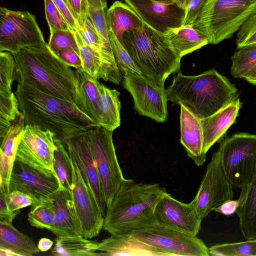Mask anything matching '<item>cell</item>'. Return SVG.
Returning <instances> with one entry per match:
<instances>
[{"mask_svg": "<svg viewBox=\"0 0 256 256\" xmlns=\"http://www.w3.org/2000/svg\"><path fill=\"white\" fill-rule=\"evenodd\" d=\"M122 86L132 94L134 108L140 115L156 122L168 118L166 89L143 74H130L123 76Z\"/></svg>", "mask_w": 256, "mask_h": 256, "instance_id": "13", "label": "cell"}, {"mask_svg": "<svg viewBox=\"0 0 256 256\" xmlns=\"http://www.w3.org/2000/svg\"><path fill=\"white\" fill-rule=\"evenodd\" d=\"M76 70L78 84L74 104L82 113L100 126L98 104L101 84L82 68Z\"/></svg>", "mask_w": 256, "mask_h": 256, "instance_id": "23", "label": "cell"}, {"mask_svg": "<svg viewBox=\"0 0 256 256\" xmlns=\"http://www.w3.org/2000/svg\"><path fill=\"white\" fill-rule=\"evenodd\" d=\"M98 108L99 125L114 131L120 124V92L101 84Z\"/></svg>", "mask_w": 256, "mask_h": 256, "instance_id": "28", "label": "cell"}, {"mask_svg": "<svg viewBox=\"0 0 256 256\" xmlns=\"http://www.w3.org/2000/svg\"><path fill=\"white\" fill-rule=\"evenodd\" d=\"M15 60L13 54L6 51H0V91L11 92L15 80Z\"/></svg>", "mask_w": 256, "mask_h": 256, "instance_id": "39", "label": "cell"}, {"mask_svg": "<svg viewBox=\"0 0 256 256\" xmlns=\"http://www.w3.org/2000/svg\"><path fill=\"white\" fill-rule=\"evenodd\" d=\"M233 188L226 177L218 150L213 154L197 194L192 201L202 220L214 208L232 200Z\"/></svg>", "mask_w": 256, "mask_h": 256, "instance_id": "12", "label": "cell"}, {"mask_svg": "<svg viewBox=\"0 0 256 256\" xmlns=\"http://www.w3.org/2000/svg\"><path fill=\"white\" fill-rule=\"evenodd\" d=\"M256 12V0H207L192 26L210 44L231 38Z\"/></svg>", "mask_w": 256, "mask_h": 256, "instance_id": "6", "label": "cell"}, {"mask_svg": "<svg viewBox=\"0 0 256 256\" xmlns=\"http://www.w3.org/2000/svg\"><path fill=\"white\" fill-rule=\"evenodd\" d=\"M230 72L235 78H243L256 64V43L244 46L231 57Z\"/></svg>", "mask_w": 256, "mask_h": 256, "instance_id": "34", "label": "cell"}, {"mask_svg": "<svg viewBox=\"0 0 256 256\" xmlns=\"http://www.w3.org/2000/svg\"><path fill=\"white\" fill-rule=\"evenodd\" d=\"M14 80L74 104L78 84L76 70L60 58L48 43L40 47L24 48L12 54Z\"/></svg>", "mask_w": 256, "mask_h": 256, "instance_id": "3", "label": "cell"}, {"mask_svg": "<svg viewBox=\"0 0 256 256\" xmlns=\"http://www.w3.org/2000/svg\"><path fill=\"white\" fill-rule=\"evenodd\" d=\"M71 160L74 172L72 187L74 202L82 224V236L90 239L99 235L102 229L104 216L76 163Z\"/></svg>", "mask_w": 256, "mask_h": 256, "instance_id": "16", "label": "cell"}, {"mask_svg": "<svg viewBox=\"0 0 256 256\" xmlns=\"http://www.w3.org/2000/svg\"><path fill=\"white\" fill-rule=\"evenodd\" d=\"M110 41L117 67L124 76L130 74H142L122 44L114 34L109 30Z\"/></svg>", "mask_w": 256, "mask_h": 256, "instance_id": "37", "label": "cell"}, {"mask_svg": "<svg viewBox=\"0 0 256 256\" xmlns=\"http://www.w3.org/2000/svg\"><path fill=\"white\" fill-rule=\"evenodd\" d=\"M164 36L181 58L209 44L207 38L192 26L170 29Z\"/></svg>", "mask_w": 256, "mask_h": 256, "instance_id": "27", "label": "cell"}, {"mask_svg": "<svg viewBox=\"0 0 256 256\" xmlns=\"http://www.w3.org/2000/svg\"><path fill=\"white\" fill-rule=\"evenodd\" d=\"M78 46L82 70L92 76L108 81L103 61L99 54L84 40L80 32H74Z\"/></svg>", "mask_w": 256, "mask_h": 256, "instance_id": "31", "label": "cell"}, {"mask_svg": "<svg viewBox=\"0 0 256 256\" xmlns=\"http://www.w3.org/2000/svg\"><path fill=\"white\" fill-rule=\"evenodd\" d=\"M107 23L109 30L124 46V34L138 28L143 22L128 4L116 0L108 10Z\"/></svg>", "mask_w": 256, "mask_h": 256, "instance_id": "26", "label": "cell"}, {"mask_svg": "<svg viewBox=\"0 0 256 256\" xmlns=\"http://www.w3.org/2000/svg\"><path fill=\"white\" fill-rule=\"evenodd\" d=\"M50 198L54 207V230L57 236H82V224L72 190L60 188Z\"/></svg>", "mask_w": 256, "mask_h": 256, "instance_id": "19", "label": "cell"}, {"mask_svg": "<svg viewBox=\"0 0 256 256\" xmlns=\"http://www.w3.org/2000/svg\"><path fill=\"white\" fill-rule=\"evenodd\" d=\"M207 0H190L186 9L182 26H192L198 17Z\"/></svg>", "mask_w": 256, "mask_h": 256, "instance_id": "45", "label": "cell"}, {"mask_svg": "<svg viewBox=\"0 0 256 256\" xmlns=\"http://www.w3.org/2000/svg\"><path fill=\"white\" fill-rule=\"evenodd\" d=\"M0 247L10 249L18 256H32L40 250L33 240L12 224L0 222Z\"/></svg>", "mask_w": 256, "mask_h": 256, "instance_id": "29", "label": "cell"}, {"mask_svg": "<svg viewBox=\"0 0 256 256\" xmlns=\"http://www.w3.org/2000/svg\"><path fill=\"white\" fill-rule=\"evenodd\" d=\"M53 170L57 176L60 188L72 190L74 179L72 161L64 144L55 140Z\"/></svg>", "mask_w": 256, "mask_h": 256, "instance_id": "32", "label": "cell"}, {"mask_svg": "<svg viewBox=\"0 0 256 256\" xmlns=\"http://www.w3.org/2000/svg\"><path fill=\"white\" fill-rule=\"evenodd\" d=\"M82 236H57L52 254L57 256H101L98 252V242Z\"/></svg>", "mask_w": 256, "mask_h": 256, "instance_id": "30", "label": "cell"}, {"mask_svg": "<svg viewBox=\"0 0 256 256\" xmlns=\"http://www.w3.org/2000/svg\"><path fill=\"white\" fill-rule=\"evenodd\" d=\"M54 215V207L50 196L32 206L28 220L32 226L53 232Z\"/></svg>", "mask_w": 256, "mask_h": 256, "instance_id": "33", "label": "cell"}, {"mask_svg": "<svg viewBox=\"0 0 256 256\" xmlns=\"http://www.w3.org/2000/svg\"><path fill=\"white\" fill-rule=\"evenodd\" d=\"M8 192L0 188V222L12 224L14 219L20 212V210L13 211L10 209L6 200Z\"/></svg>", "mask_w": 256, "mask_h": 256, "instance_id": "47", "label": "cell"}, {"mask_svg": "<svg viewBox=\"0 0 256 256\" xmlns=\"http://www.w3.org/2000/svg\"><path fill=\"white\" fill-rule=\"evenodd\" d=\"M156 2H163L166 3L174 2L173 0H152Z\"/></svg>", "mask_w": 256, "mask_h": 256, "instance_id": "54", "label": "cell"}, {"mask_svg": "<svg viewBox=\"0 0 256 256\" xmlns=\"http://www.w3.org/2000/svg\"><path fill=\"white\" fill-rule=\"evenodd\" d=\"M166 92L168 101L183 106L200 119L240 98L236 86L214 68L196 76L178 73Z\"/></svg>", "mask_w": 256, "mask_h": 256, "instance_id": "4", "label": "cell"}, {"mask_svg": "<svg viewBox=\"0 0 256 256\" xmlns=\"http://www.w3.org/2000/svg\"><path fill=\"white\" fill-rule=\"evenodd\" d=\"M18 100L14 93L0 91V140L6 134L20 113Z\"/></svg>", "mask_w": 256, "mask_h": 256, "instance_id": "35", "label": "cell"}, {"mask_svg": "<svg viewBox=\"0 0 256 256\" xmlns=\"http://www.w3.org/2000/svg\"><path fill=\"white\" fill-rule=\"evenodd\" d=\"M24 128V118L20 112L5 136L0 139V188L8 192L12 171Z\"/></svg>", "mask_w": 256, "mask_h": 256, "instance_id": "21", "label": "cell"}, {"mask_svg": "<svg viewBox=\"0 0 256 256\" xmlns=\"http://www.w3.org/2000/svg\"><path fill=\"white\" fill-rule=\"evenodd\" d=\"M62 142L92 190L104 216L107 207L88 132L74 136Z\"/></svg>", "mask_w": 256, "mask_h": 256, "instance_id": "14", "label": "cell"}, {"mask_svg": "<svg viewBox=\"0 0 256 256\" xmlns=\"http://www.w3.org/2000/svg\"><path fill=\"white\" fill-rule=\"evenodd\" d=\"M0 256H18V254L12 250L0 247Z\"/></svg>", "mask_w": 256, "mask_h": 256, "instance_id": "52", "label": "cell"}, {"mask_svg": "<svg viewBox=\"0 0 256 256\" xmlns=\"http://www.w3.org/2000/svg\"><path fill=\"white\" fill-rule=\"evenodd\" d=\"M142 22L160 33L182 26L186 10L175 2L152 0H124Z\"/></svg>", "mask_w": 256, "mask_h": 256, "instance_id": "17", "label": "cell"}, {"mask_svg": "<svg viewBox=\"0 0 256 256\" xmlns=\"http://www.w3.org/2000/svg\"><path fill=\"white\" fill-rule=\"evenodd\" d=\"M101 256H166L158 249L136 239L130 234L111 236L98 242Z\"/></svg>", "mask_w": 256, "mask_h": 256, "instance_id": "24", "label": "cell"}, {"mask_svg": "<svg viewBox=\"0 0 256 256\" xmlns=\"http://www.w3.org/2000/svg\"><path fill=\"white\" fill-rule=\"evenodd\" d=\"M242 106L240 98L214 114L200 119L204 138V150L207 153L217 142L224 137L226 130L234 122Z\"/></svg>", "mask_w": 256, "mask_h": 256, "instance_id": "20", "label": "cell"}, {"mask_svg": "<svg viewBox=\"0 0 256 256\" xmlns=\"http://www.w3.org/2000/svg\"><path fill=\"white\" fill-rule=\"evenodd\" d=\"M180 141L187 154L197 166H202L206 160L204 150V138L200 118L180 105Z\"/></svg>", "mask_w": 256, "mask_h": 256, "instance_id": "22", "label": "cell"}, {"mask_svg": "<svg viewBox=\"0 0 256 256\" xmlns=\"http://www.w3.org/2000/svg\"><path fill=\"white\" fill-rule=\"evenodd\" d=\"M46 44L34 15L0 8V51L14 54L24 48Z\"/></svg>", "mask_w": 256, "mask_h": 256, "instance_id": "8", "label": "cell"}, {"mask_svg": "<svg viewBox=\"0 0 256 256\" xmlns=\"http://www.w3.org/2000/svg\"><path fill=\"white\" fill-rule=\"evenodd\" d=\"M54 134L38 126L25 125L20 139L16 156L53 170Z\"/></svg>", "mask_w": 256, "mask_h": 256, "instance_id": "18", "label": "cell"}, {"mask_svg": "<svg viewBox=\"0 0 256 256\" xmlns=\"http://www.w3.org/2000/svg\"><path fill=\"white\" fill-rule=\"evenodd\" d=\"M236 212L240 228L247 240L256 239V170L250 182L242 188Z\"/></svg>", "mask_w": 256, "mask_h": 256, "instance_id": "25", "label": "cell"}, {"mask_svg": "<svg viewBox=\"0 0 256 256\" xmlns=\"http://www.w3.org/2000/svg\"><path fill=\"white\" fill-rule=\"evenodd\" d=\"M46 18L50 34L58 30H70L64 17L52 0H44Z\"/></svg>", "mask_w": 256, "mask_h": 256, "instance_id": "41", "label": "cell"}, {"mask_svg": "<svg viewBox=\"0 0 256 256\" xmlns=\"http://www.w3.org/2000/svg\"><path fill=\"white\" fill-rule=\"evenodd\" d=\"M8 208L13 211L32 206L38 202L30 195L18 190L10 192L6 194Z\"/></svg>", "mask_w": 256, "mask_h": 256, "instance_id": "43", "label": "cell"}, {"mask_svg": "<svg viewBox=\"0 0 256 256\" xmlns=\"http://www.w3.org/2000/svg\"><path fill=\"white\" fill-rule=\"evenodd\" d=\"M88 16L93 25L106 41L110 42L107 23L106 0H88Z\"/></svg>", "mask_w": 256, "mask_h": 256, "instance_id": "38", "label": "cell"}, {"mask_svg": "<svg viewBox=\"0 0 256 256\" xmlns=\"http://www.w3.org/2000/svg\"><path fill=\"white\" fill-rule=\"evenodd\" d=\"M240 205L238 200H227L214 210V212L226 216L231 215L234 212Z\"/></svg>", "mask_w": 256, "mask_h": 256, "instance_id": "49", "label": "cell"}, {"mask_svg": "<svg viewBox=\"0 0 256 256\" xmlns=\"http://www.w3.org/2000/svg\"><path fill=\"white\" fill-rule=\"evenodd\" d=\"M48 45L55 54L62 49L68 48H72L79 53L74 33L70 30H58L50 34Z\"/></svg>", "mask_w": 256, "mask_h": 256, "instance_id": "40", "label": "cell"}, {"mask_svg": "<svg viewBox=\"0 0 256 256\" xmlns=\"http://www.w3.org/2000/svg\"><path fill=\"white\" fill-rule=\"evenodd\" d=\"M124 46L143 75L164 86L167 78L180 70V57L171 48L164 34L144 23L126 32Z\"/></svg>", "mask_w": 256, "mask_h": 256, "instance_id": "5", "label": "cell"}, {"mask_svg": "<svg viewBox=\"0 0 256 256\" xmlns=\"http://www.w3.org/2000/svg\"><path fill=\"white\" fill-rule=\"evenodd\" d=\"M180 8L186 9L190 0H173Z\"/></svg>", "mask_w": 256, "mask_h": 256, "instance_id": "53", "label": "cell"}, {"mask_svg": "<svg viewBox=\"0 0 256 256\" xmlns=\"http://www.w3.org/2000/svg\"><path fill=\"white\" fill-rule=\"evenodd\" d=\"M14 94L25 125L49 130L62 142L99 126L74 104L48 94L29 84L18 82Z\"/></svg>", "mask_w": 256, "mask_h": 256, "instance_id": "1", "label": "cell"}, {"mask_svg": "<svg viewBox=\"0 0 256 256\" xmlns=\"http://www.w3.org/2000/svg\"><path fill=\"white\" fill-rule=\"evenodd\" d=\"M166 192L158 184L124 178L107 207L102 230L120 236L156 224L155 208Z\"/></svg>", "mask_w": 256, "mask_h": 256, "instance_id": "2", "label": "cell"}, {"mask_svg": "<svg viewBox=\"0 0 256 256\" xmlns=\"http://www.w3.org/2000/svg\"><path fill=\"white\" fill-rule=\"evenodd\" d=\"M60 58L76 70L82 68V61L79 53L72 48L62 49L56 54Z\"/></svg>", "mask_w": 256, "mask_h": 256, "instance_id": "48", "label": "cell"}, {"mask_svg": "<svg viewBox=\"0 0 256 256\" xmlns=\"http://www.w3.org/2000/svg\"><path fill=\"white\" fill-rule=\"evenodd\" d=\"M212 256H256V239L216 244L208 248Z\"/></svg>", "mask_w": 256, "mask_h": 256, "instance_id": "36", "label": "cell"}, {"mask_svg": "<svg viewBox=\"0 0 256 256\" xmlns=\"http://www.w3.org/2000/svg\"><path fill=\"white\" fill-rule=\"evenodd\" d=\"M88 132L108 207L124 178L113 143V131L99 126Z\"/></svg>", "mask_w": 256, "mask_h": 256, "instance_id": "9", "label": "cell"}, {"mask_svg": "<svg viewBox=\"0 0 256 256\" xmlns=\"http://www.w3.org/2000/svg\"><path fill=\"white\" fill-rule=\"evenodd\" d=\"M80 28L88 18V0H66Z\"/></svg>", "mask_w": 256, "mask_h": 256, "instance_id": "44", "label": "cell"}, {"mask_svg": "<svg viewBox=\"0 0 256 256\" xmlns=\"http://www.w3.org/2000/svg\"><path fill=\"white\" fill-rule=\"evenodd\" d=\"M53 242L48 238H40L38 244V248L40 252H44L51 248Z\"/></svg>", "mask_w": 256, "mask_h": 256, "instance_id": "50", "label": "cell"}, {"mask_svg": "<svg viewBox=\"0 0 256 256\" xmlns=\"http://www.w3.org/2000/svg\"><path fill=\"white\" fill-rule=\"evenodd\" d=\"M156 224L196 236L202 219L192 202H181L166 192L154 210Z\"/></svg>", "mask_w": 256, "mask_h": 256, "instance_id": "15", "label": "cell"}, {"mask_svg": "<svg viewBox=\"0 0 256 256\" xmlns=\"http://www.w3.org/2000/svg\"><path fill=\"white\" fill-rule=\"evenodd\" d=\"M218 150L231 186L242 188L248 184L256 170V134L238 132L224 137Z\"/></svg>", "mask_w": 256, "mask_h": 256, "instance_id": "7", "label": "cell"}, {"mask_svg": "<svg viewBox=\"0 0 256 256\" xmlns=\"http://www.w3.org/2000/svg\"><path fill=\"white\" fill-rule=\"evenodd\" d=\"M166 256H210L209 250L197 236L155 224L129 234Z\"/></svg>", "mask_w": 256, "mask_h": 256, "instance_id": "11", "label": "cell"}, {"mask_svg": "<svg viewBox=\"0 0 256 256\" xmlns=\"http://www.w3.org/2000/svg\"><path fill=\"white\" fill-rule=\"evenodd\" d=\"M251 84L256 86V64L243 78Z\"/></svg>", "mask_w": 256, "mask_h": 256, "instance_id": "51", "label": "cell"}, {"mask_svg": "<svg viewBox=\"0 0 256 256\" xmlns=\"http://www.w3.org/2000/svg\"><path fill=\"white\" fill-rule=\"evenodd\" d=\"M66 20L70 30L73 32H80L79 24L72 14L66 0H52Z\"/></svg>", "mask_w": 256, "mask_h": 256, "instance_id": "46", "label": "cell"}, {"mask_svg": "<svg viewBox=\"0 0 256 256\" xmlns=\"http://www.w3.org/2000/svg\"><path fill=\"white\" fill-rule=\"evenodd\" d=\"M60 188L54 171L16 155L10 176V192H22L38 202L50 198Z\"/></svg>", "mask_w": 256, "mask_h": 256, "instance_id": "10", "label": "cell"}, {"mask_svg": "<svg viewBox=\"0 0 256 256\" xmlns=\"http://www.w3.org/2000/svg\"><path fill=\"white\" fill-rule=\"evenodd\" d=\"M238 49L256 43V12L242 26L236 35Z\"/></svg>", "mask_w": 256, "mask_h": 256, "instance_id": "42", "label": "cell"}]
</instances>
